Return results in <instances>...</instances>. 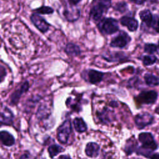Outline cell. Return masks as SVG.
I'll return each mask as SVG.
<instances>
[{
  "instance_id": "3957f363",
  "label": "cell",
  "mask_w": 159,
  "mask_h": 159,
  "mask_svg": "<svg viewBox=\"0 0 159 159\" xmlns=\"http://www.w3.org/2000/svg\"><path fill=\"white\" fill-rule=\"evenodd\" d=\"M71 132V124L70 120L67 119L58 128L57 139L61 143H67Z\"/></svg>"
},
{
  "instance_id": "44dd1931",
  "label": "cell",
  "mask_w": 159,
  "mask_h": 159,
  "mask_svg": "<svg viewBox=\"0 0 159 159\" xmlns=\"http://www.w3.org/2000/svg\"><path fill=\"white\" fill-rule=\"evenodd\" d=\"M63 151V148L60 145L57 144L51 145L48 148V152L51 158H53L54 157L57 156L58 153L62 152Z\"/></svg>"
},
{
  "instance_id": "484cf974",
  "label": "cell",
  "mask_w": 159,
  "mask_h": 159,
  "mask_svg": "<svg viewBox=\"0 0 159 159\" xmlns=\"http://www.w3.org/2000/svg\"><path fill=\"white\" fill-rule=\"evenodd\" d=\"M157 50V47L155 45L152 44V43H147L145 45L144 47V50L145 52L148 53H153L155 52Z\"/></svg>"
},
{
  "instance_id": "d6986e66",
  "label": "cell",
  "mask_w": 159,
  "mask_h": 159,
  "mask_svg": "<svg viewBox=\"0 0 159 159\" xmlns=\"http://www.w3.org/2000/svg\"><path fill=\"white\" fill-rule=\"evenodd\" d=\"M144 80L146 84L150 86H156L159 85V78L152 74H145Z\"/></svg>"
},
{
  "instance_id": "5bb4252c",
  "label": "cell",
  "mask_w": 159,
  "mask_h": 159,
  "mask_svg": "<svg viewBox=\"0 0 159 159\" xmlns=\"http://www.w3.org/2000/svg\"><path fill=\"white\" fill-rule=\"evenodd\" d=\"M0 135H1V141L3 145L10 147L14 144L15 143L14 137L9 132L5 130H2L1 132Z\"/></svg>"
},
{
  "instance_id": "6da1fadb",
  "label": "cell",
  "mask_w": 159,
  "mask_h": 159,
  "mask_svg": "<svg viewBox=\"0 0 159 159\" xmlns=\"http://www.w3.org/2000/svg\"><path fill=\"white\" fill-rule=\"evenodd\" d=\"M111 6V0H96L95 4L92 6L89 12L90 18L94 21L101 20L104 13Z\"/></svg>"
},
{
  "instance_id": "7a4b0ae2",
  "label": "cell",
  "mask_w": 159,
  "mask_h": 159,
  "mask_svg": "<svg viewBox=\"0 0 159 159\" xmlns=\"http://www.w3.org/2000/svg\"><path fill=\"white\" fill-rule=\"evenodd\" d=\"M98 27L102 33L107 35L112 34L119 30L117 20L112 17L102 19L99 22Z\"/></svg>"
},
{
  "instance_id": "7c38bea8",
  "label": "cell",
  "mask_w": 159,
  "mask_h": 159,
  "mask_svg": "<svg viewBox=\"0 0 159 159\" xmlns=\"http://www.w3.org/2000/svg\"><path fill=\"white\" fill-rule=\"evenodd\" d=\"M100 147L95 142L88 143L85 148V153L87 156L94 158L99 155Z\"/></svg>"
},
{
  "instance_id": "cb8c5ba5",
  "label": "cell",
  "mask_w": 159,
  "mask_h": 159,
  "mask_svg": "<svg viewBox=\"0 0 159 159\" xmlns=\"http://www.w3.org/2000/svg\"><path fill=\"white\" fill-rule=\"evenodd\" d=\"M35 14H51L53 12V9L49 6H41L37 9H35L34 11Z\"/></svg>"
},
{
  "instance_id": "2e32d148",
  "label": "cell",
  "mask_w": 159,
  "mask_h": 159,
  "mask_svg": "<svg viewBox=\"0 0 159 159\" xmlns=\"http://www.w3.org/2000/svg\"><path fill=\"white\" fill-rule=\"evenodd\" d=\"M64 50L65 53L70 56H78L81 53L80 47L76 44L71 42L66 44Z\"/></svg>"
},
{
  "instance_id": "e0dca14e",
  "label": "cell",
  "mask_w": 159,
  "mask_h": 159,
  "mask_svg": "<svg viewBox=\"0 0 159 159\" xmlns=\"http://www.w3.org/2000/svg\"><path fill=\"white\" fill-rule=\"evenodd\" d=\"M139 16L142 22H143L147 26H152L153 22V17L150 11L148 9L143 10L139 13Z\"/></svg>"
},
{
  "instance_id": "1f68e13d",
  "label": "cell",
  "mask_w": 159,
  "mask_h": 159,
  "mask_svg": "<svg viewBox=\"0 0 159 159\" xmlns=\"http://www.w3.org/2000/svg\"><path fill=\"white\" fill-rule=\"evenodd\" d=\"M151 159H159V153L153 154L151 157Z\"/></svg>"
},
{
  "instance_id": "f546056e",
  "label": "cell",
  "mask_w": 159,
  "mask_h": 159,
  "mask_svg": "<svg viewBox=\"0 0 159 159\" xmlns=\"http://www.w3.org/2000/svg\"><path fill=\"white\" fill-rule=\"evenodd\" d=\"M130 1L135 3V4H143L146 0H130Z\"/></svg>"
},
{
  "instance_id": "ffe728a7",
  "label": "cell",
  "mask_w": 159,
  "mask_h": 159,
  "mask_svg": "<svg viewBox=\"0 0 159 159\" xmlns=\"http://www.w3.org/2000/svg\"><path fill=\"white\" fill-rule=\"evenodd\" d=\"M79 10L77 9L76 11H69V10H65L63 11V14L65 17V18L68 21H75L77 20L80 15V11H78Z\"/></svg>"
},
{
  "instance_id": "52a82bcc",
  "label": "cell",
  "mask_w": 159,
  "mask_h": 159,
  "mask_svg": "<svg viewBox=\"0 0 159 159\" xmlns=\"http://www.w3.org/2000/svg\"><path fill=\"white\" fill-rule=\"evenodd\" d=\"M158 94L155 91H143L137 97V101L141 104H153L157 99Z\"/></svg>"
},
{
  "instance_id": "4fadbf2b",
  "label": "cell",
  "mask_w": 159,
  "mask_h": 159,
  "mask_svg": "<svg viewBox=\"0 0 159 159\" xmlns=\"http://www.w3.org/2000/svg\"><path fill=\"white\" fill-rule=\"evenodd\" d=\"M14 118V115L11 111L7 108L5 107L1 113V122L6 125H11L12 122Z\"/></svg>"
},
{
  "instance_id": "d4e9b609",
  "label": "cell",
  "mask_w": 159,
  "mask_h": 159,
  "mask_svg": "<svg viewBox=\"0 0 159 159\" xmlns=\"http://www.w3.org/2000/svg\"><path fill=\"white\" fill-rule=\"evenodd\" d=\"M156 61H157V58L154 55H145V56H143V57L142 58L143 63L146 66L151 65L155 63Z\"/></svg>"
},
{
  "instance_id": "4dcf8cb0",
  "label": "cell",
  "mask_w": 159,
  "mask_h": 159,
  "mask_svg": "<svg viewBox=\"0 0 159 159\" xmlns=\"http://www.w3.org/2000/svg\"><path fill=\"white\" fill-rule=\"evenodd\" d=\"M58 159H71V158L70 157L68 156V155H63L60 156V157L58 158Z\"/></svg>"
},
{
  "instance_id": "9a60e30c",
  "label": "cell",
  "mask_w": 159,
  "mask_h": 159,
  "mask_svg": "<svg viewBox=\"0 0 159 159\" xmlns=\"http://www.w3.org/2000/svg\"><path fill=\"white\" fill-rule=\"evenodd\" d=\"M98 116L101 122L105 124L111 122L114 118L113 116V112L107 108L104 109L98 114Z\"/></svg>"
},
{
  "instance_id": "8992f818",
  "label": "cell",
  "mask_w": 159,
  "mask_h": 159,
  "mask_svg": "<svg viewBox=\"0 0 159 159\" xmlns=\"http://www.w3.org/2000/svg\"><path fill=\"white\" fill-rule=\"evenodd\" d=\"M30 20L35 27L42 33H45L50 28V24L42 17L37 14L34 13L30 16Z\"/></svg>"
},
{
  "instance_id": "83f0119b",
  "label": "cell",
  "mask_w": 159,
  "mask_h": 159,
  "mask_svg": "<svg viewBox=\"0 0 159 159\" xmlns=\"http://www.w3.org/2000/svg\"><path fill=\"white\" fill-rule=\"evenodd\" d=\"M152 27L154 29L155 31L159 33V17H155L153 19Z\"/></svg>"
},
{
  "instance_id": "f1b7e54d",
  "label": "cell",
  "mask_w": 159,
  "mask_h": 159,
  "mask_svg": "<svg viewBox=\"0 0 159 159\" xmlns=\"http://www.w3.org/2000/svg\"><path fill=\"white\" fill-rule=\"evenodd\" d=\"M81 0H68V2L70 5L71 6H76L77 5Z\"/></svg>"
},
{
  "instance_id": "277c9868",
  "label": "cell",
  "mask_w": 159,
  "mask_h": 159,
  "mask_svg": "<svg viewBox=\"0 0 159 159\" xmlns=\"http://www.w3.org/2000/svg\"><path fill=\"white\" fill-rule=\"evenodd\" d=\"M139 140L142 144L141 147L148 150L152 152L155 150L158 147L157 144L155 142L153 137L151 133H140L139 135Z\"/></svg>"
},
{
  "instance_id": "ac0fdd59",
  "label": "cell",
  "mask_w": 159,
  "mask_h": 159,
  "mask_svg": "<svg viewBox=\"0 0 159 159\" xmlns=\"http://www.w3.org/2000/svg\"><path fill=\"white\" fill-rule=\"evenodd\" d=\"M73 125L75 130L80 133L84 132L87 129V125L85 122L81 117H76L73 120Z\"/></svg>"
},
{
  "instance_id": "30bf717a",
  "label": "cell",
  "mask_w": 159,
  "mask_h": 159,
  "mask_svg": "<svg viewBox=\"0 0 159 159\" xmlns=\"http://www.w3.org/2000/svg\"><path fill=\"white\" fill-rule=\"evenodd\" d=\"M29 88V84L27 81H25V82H24L22 85L20 86V88H19L17 89H16L11 96L10 98V103L12 105H15L18 102L19 100L20 99V98L21 97V96L22 95V94H24V93H25L26 91H28Z\"/></svg>"
},
{
  "instance_id": "7402d4cb",
  "label": "cell",
  "mask_w": 159,
  "mask_h": 159,
  "mask_svg": "<svg viewBox=\"0 0 159 159\" xmlns=\"http://www.w3.org/2000/svg\"><path fill=\"white\" fill-rule=\"evenodd\" d=\"M137 143L135 142V140H129L125 145L124 151L127 155H130L132 152L135 151V149H137Z\"/></svg>"
},
{
  "instance_id": "d6a6232c",
  "label": "cell",
  "mask_w": 159,
  "mask_h": 159,
  "mask_svg": "<svg viewBox=\"0 0 159 159\" xmlns=\"http://www.w3.org/2000/svg\"><path fill=\"white\" fill-rule=\"evenodd\" d=\"M156 112L159 114V107H158L157 109H156Z\"/></svg>"
},
{
  "instance_id": "836d02e7",
  "label": "cell",
  "mask_w": 159,
  "mask_h": 159,
  "mask_svg": "<svg viewBox=\"0 0 159 159\" xmlns=\"http://www.w3.org/2000/svg\"><path fill=\"white\" fill-rule=\"evenodd\" d=\"M158 47H159V42H158Z\"/></svg>"
},
{
  "instance_id": "4316f807",
  "label": "cell",
  "mask_w": 159,
  "mask_h": 159,
  "mask_svg": "<svg viewBox=\"0 0 159 159\" xmlns=\"http://www.w3.org/2000/svg\"><path fill=\"white\" fill-rule=\"evenodd\" d=\"M127 4L124 2L117 3L114 7L115 10L119 11L121 13H123L124 12H125L127 10Z\"/></svg>"
},
{
  "instance_id": "9c48e42d",
  "label": "cell",
  "mask_w": 159,
  "mask_h": 159,
  "mask_svg": "<svg viewBox=\"0 0 159 159\" xmlns=\"http://www.w3.org/2000/svg\"><path fill=\"white\" fill-rule=\"evenodd\" d=\"M85 73L86 76L85 80H86L91 84H94L99 83L102 80L104 75V73L93 69L86 70Z\"/></svg>"
},
{
  "instance_id": "5b68a950",
  "label": "cell",
  "mask_w": 159,
  "mask_h": 159,
  "mask_svg": "<svg viewBox=\"0 0 159 159\" xmlns=\"http://www.w3.org/2000/svg\"><path fill=\"white\" fill-rule=\"evenodd\" d=\"M130 40V37L128 34L124 31H120L117 36L112 39L110 43V46L112 47L122 48L128 44Z\"/></svg>"
},
{
  "instance_id": "8fae6325",
  "label": "cell",
  "mask_w": 159,
  "mask_h": 159,
  "mask_svg": "<svg viewBox=\"0 0 159 159\" xmlns=\"http://www.w3.org/2000/svg\"><path fill=\"white\" fill-rule=\"evenodd\" d=\"M120 22L122 25L127 27L128 30L131 32L135 31L139 25L138 21L135 19L129 16L122 17L120 19Z\"/></svg>"
},
{
  "instance_id": "603a6c76",
  "label": "cell",
  "mask_w": 159,
  "mask_h": 159,
  "mask_svg": "<svg viewBox=\"0 0 159 159\" xmlns=\"http://www.w3.org/2000/svg\"><path fill=\"white\" fill-rule=\"evenodd\" d=\"M50 114V109L45 105L41 106L37 111V116L39 119H42L47 117Z\"/></svg>"
},
{
  "instance_id": "ba28073f",
  "label": "cell",
  "mask_w": 159,
  "mask_h": 159,
  "mask_svg": "<svg viewBox=\"0 0 159 159\" xmlns=\"http://www.w3.org/2000/svg\"><path fill=\"white\" fill-rule=\"evenodd\" d=\"M153 121V116L147 112L139 114L135 117V123L139 129H142L152 124Z\"/></svg>"
}]
</instances>
